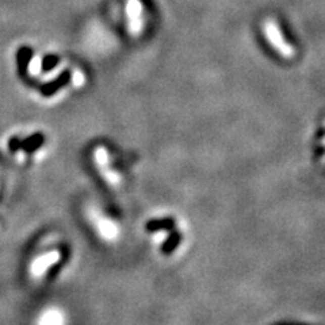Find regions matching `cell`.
Returning <instances> with one entry per match:
<instances>
[{
    "label": "cell",
    "instance_id": "1",
    "mask_svg": "<svg viewBox=\"0 0 325 325\" xmlns=\"http://www.w3.org/2000/svg\"><path fill=\"white\" fill-rule=\"evenodd\" d=\"M264 31H266L267 38L271 42V45L279 52V55L283 56L285 59H293L296 56V49L285 39L275 21L267 19L266 25H264Z\"/></svg>",
    "mask_w": 325,
    "mask_h": 325
},
{
    "label": "cell",
    "instance_id": "2",
    "mask_svg": "<svg viewBox=\"0 0 325 325\" xmlns=\"http://www.w3.org/2000/svg\"><path fill=\"white\" fill-rule=\"evenodd\" d=\"M59 259L60 254L57 251H53V252H49V254L39 256V258L30 266V274L35 279L42 278L43 275H45V272L48 271V268L59 262Z\"/></svg>",
    "mask_w": 325,
    "mask_h": 325
},
{
    "label": "cell",
    "instance_id": "3",
    "mask_svg": "<svg viewBox=\"0 0 325 325\" xmlns=\"http://www.w3.org/2000/svg\"><path fill=\"white\" fill-rule=\"evenodd\" d=\"M95 160L97 164L99 165L102 175L106 177L107 182H110L113 186H118V183L121 182V179L115 172H113L109 167V155L106 152L105 148L95 149Z\"/></svg>",
    "mask_w": 325,
    "mask_h": 325
},
{
    "label": "cell",
    "instance_id": "4",
    "mask_svg": "<svg viewBox=\"0 0 325 325\" xmlns=\"http://www.w3.org/2000/svg\"><path fill=\"white\" fill-rule=\"evenodd\" d=\"M71 80V72L69 71H64L59 77H56L55 80H52L51 83H48L41 88V92L45 95V97H51L55 92H57L61 87L67 84L68 81Z\"/></svg>",
    "mask_w": 325,
    "mask_h": 325
},
{
    "label": "cell",
    "instance_id": "5",
    "mask_svg": "<svg viewBox=\"0 0 325 325\" xmlns=\"http://www.w3.org/2000/svg\"><path fill=\"white\" fill-rule=\"evenodd\" d=\"M33 59V49L29 47H22L18 49L17 52V64H18V71L21 75L25 76L29 64Z\"/></svg>",
    "mask_w": 325,
    "mask_h": 325
},
{
    "label": "cell",
    "instance_id": "6",
    "mask_svg": "<svg viewBox=\"0 0 325 325\" xmlns=\"http://www.w3.org/2000/svg\"><path fill=\"white\" fill-rule=\"evenodd\" d=\"M97 226L99 229V233L105 237L106 240H114L118 235L117 226L111 221L105 220V218H99V221L97 220Z\"/></svg>",
    "mask_w": 325,
    "mask_h": 325
},
{
    "label": "cell",
    "instance_id": "7",
    "mask_svg": "<svg viewBox=\"0 0 325 325\" xmlns=\"http://www.w3.org/2000/svg\"><path fill=\"white\" fill-rule=\"evenodd\" d=\"M39 325H63L64 317L63 314L57 310H49V312L43 313L41 318H39Z\"/></svg>",
    "mask_w": 325,
    "mask_h": 325
},
{
    "label": "cell",
    "instance_id": "8",
    "mask_svg": "<svg viewBox=\"0 0 325 325\" xmlns=\"http://www.w3.org/2000/svg\"><path fill=\"white\" fill-rule=\"evenodd\" d=\"M141 10H143V5L140 0H130V17L133 21L135 29H138L140 26V15H141Z\"/></svg>",
    "mask_w": 325,
    "mask_h": 325
},
{
    "label": "cell",
    "instance_id": "9",
    "mask_svg": "<svg viewBox=\"0 0 325 325\" xmlns=\"http://www.w3.org/2000/svg\"><path fill=\"white\" fill-rule=\"evenodd\" d=\"M60 63V59L56 55H48L45 56L41 61V69L43 72L52 71L53 68L57 67V64Z\"/></svg>",
    "mask_w": 325,
    "mask_h": 325
}]
</instances>
